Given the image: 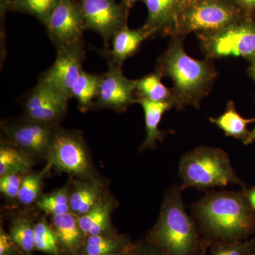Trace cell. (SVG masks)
<instances>
[{"label": "cell", "instance_id": "30", "mask_svg": "<svg viewBox=\"0 0 255 255\" xmlns=\"http://www.w3.org/2000/svg\"><path fill=\"white\" fill-rule=\"evenodd\" d=\"M255 248V238L251 241H215L211 255H247Z\"/></svg>", "mask_w": 255, "mask_h": 255}, {"label": "cell", "instance_id": "3", "mask_svg": "<svg viewBox=\"0 0 255 255\" xmlns=\"http://www.w3.org/2000/svg\"><path fill=\"white\" fill-rule=\"evenodd\" d=\"M174 186L166 193L159 218L147 240L164 255H197L208 243H202L195 220L189 216Z\"/></svg>", "mask_w": 255, "mask_h": 255}, {"label": "cell", "instance_id": "36", "mask_svg": "<svg viewBox=\"0 0 255 255\" xmlns=\"http://www.w3.org/2000/svg\"><path fill=\"white\" fill-rule=\"evenodd\" d=\"M120 1L121 3H122L124 6H127L128 9H130L140 0H120Z\"/></svg>", "mask_w": 255, "mask_h": 255}, {"label": "cell", "instance_id": "13", "mask_svg": "<svg viewBox=\"0 0 255 255\" xmlns=\"http://www.w3.org/2000/svg\"><path fill=\"white\" fill-rule=\"evenodd\" d=\"M85 60L83 40L64 47L57 50L54 63L41 74L38 82L53 87L70 100V90L83 70Z\"/></svg>", "mask_w": 255, "mask_h": 255}, {"label": "cell", "instance_id": "32", "mask_svg": "<svg viewBox=\"0 0 255 255\" xmlns=\"http://www.w3.org/2000/svg\"><path fill=\"white\" fill-rule=\"evenodd\" d=\"M0 255H23L2 226L0 228Z\"/></svg>", "mask_w": 255, "mask_h": 255}, {"label": "cell", "instance_id": "16", "mask_svg": "<svg viewBox=\"0 0 255 255\" xmlns=\"http://www.w3.org/2000/svg\"><path fill=\"white\" fill-rule=\"evenodd\" d=\"M70 212L78 216L87 214L102 199L105 194L104 181L99 176L70 181Z\"/></svg>", "mask_w": 255, "mask_h": 255}, {"label": "cell", "instance_id": "33", "mask_svg": "<svg viewBox=\"0 0 255 255\" xmlns=\"http://www.w3.org/2000/svg\"><path fill=\"white\" fill-rule=\"evenodd\" d=\"M127 255H164L158 248L150 243L147 240L134 244L132 249Z\"/></svg>", "mask_w": 255, "mask_h": 255}, {"label": "cell", "instance_id": "5", "mask_svg": "<svg viewBox=\"0 0 255 255\" xmlns=\"http://www.w3.org/2000/svg\"><path fill=\"white\" fill-rule=\"evenodd\" d=\"M246 18L251 17L233 0H199L186 5L175 36L220 31Z\"/></svg>", "mask_w": 255, "mask_h": 255}, {"label": "cell", "instance_id": "6", "mask_svg": "<svg viewBox=\"0 0 255 255\" xmlns=\"http://www.w3.org/2000/svg\"><path fill=\"white\" fill-rule=\"evenodd\" d=\"M196 35L208 59L241 57L251 61L255 57V21L253 18H245L220 31Z\"/></svg>", "mask_w": 255, "mask_h": 255}, {"label": "cell", "instance_id": "42", "mask_svg": "<svg viewBox=\"0 0 255 255\" xmlns=\"http://www.w3.org/2000/svg\"><path fill=\"white\" fill-rule=\"evenodd\" d=\"M128 253H117V254L103 255H127Z\"/></svg>", "mask_w": 255, "mask_h": 255}, {"label": "cell", "instance_id": "7", "mask_svg": "<svg viewBox=\"0 0 255 255\" xmlns=\"http://www.w3.org/2000/svg\"><path fill=\"white\" fill-rule=\"evenodd\" d=\"M58 173L87 179L97 175L85 140L77 130L60 127L46 159Z\"/></svg>", "mask_w": 255, "mask_h": 255}, {"label": "cell", "instance_id": "27", "mask_svg": "<svg viewBox=\"0 0 255 255\" xmlns=\"http://www.w3.org/2000/svg\"><path fill=\"white\" fill-rule=\"evenodd\" d=\"M47 216L46 214L42 215L35 223L36 251L49 255H65Z\"/></svg>", "mask_w": 255, "mask_h": 255}, {"label": "cell", "instance_id": "41", "mask_svg": "<svg viewBox=\"0 0 255 255\" xmlns=\"http://www.w3.org/2000/svg\"><path fill=\"white\" fill-rule=\"evenodd\" d=\"M247 255H255V249H253V251L250 252V253Z\"/></svg>", "mask_w": 255, "mask_h": 255}, {"label": "cell", "instance_id": "39", "mask_svg": "<svg viewBox=\"0 0 255 255\" xmlns=\"http://www.w3.org/2000/svg\"><path fill=\"white\" fill-rule=\"evenodd\" d=\"M197 255H206V245L201 248L200 252L198 253Z\"/></svg>", "mask_w": 255, "mask_h": 255}, {"label": "cell", "instance_id": "9", "mask_svg": "<svg viewBox=\"0 0 255 255\" xmlns=\"http://www.w3.org/2000/svg\"><path fill=\"white\" fill-rule=\"evenodd\" d=\"M86 29L98 33L106 48L117 31L127 26L129 9L117 0H78Z\"/></svg>", "mask_w": 255, "mask_h": 255}, {"label": "cell", "instance_id": "12", "mask_svg": "<svg viewBox=\"0 0 255 255\" xmlns=\"http://www.w3.org/2000/svg\"><path fill=\"white\" fill-rule=\"evenodd\" d=\"M69 100L53 87L38 81L23 101V117L40 123L59 125L67 113Z\"/></svg>", "mask_w": 255, "mask_h": 255}, {"label": "cell", "instance_id": "34", "mask_svg": "<svg viewBox=\"0 0 255 255\" xmlns=\"http://www.w3.org/2000/svg\"><path fill=\"white\" fill-rule=\"evenodd\" d=\"M248 17L255 16V0H233Z\"/></svg>", "mask_w": 255, "mask_h": 255}, {"label": "cell", "instance_id": "14", "mask_svg": "<svg viewBox=\"0 0 255 255\" xmlns=\"http://www.w3.org/2000/svg\"><path fill=\"white\" fill-rule=\"evenodd\" d=\"M147 9L144 26L152 36H174L179 16L185 7L186 0H142Z\"/></svg>", "mask_w": 255, "mask_h": 255}, {"label": "cell", "instance_id": "2", "mask_svg": "<svg viewBox=\"0 0 255 255\" xmlns=\"http://www.w3.org/2000/svg\"><path fill=\"white\" fill-rule=\"evenodd\" d=\"M184 36H172L168 48L157 60L155 72L173 82L175 108H199L214 87L217 70L211 59L196 60L186 53Z\"/></svg>", "mask_w": 255, "mask_h": 255}, {"label": "cell", "instance_id": "22", "mask_svg": "<svg viewBox=\"0 0 255 255\" xmlns=\"http://www.w3.org/2000/svg\"><path fill=\"white\" fill-rule=\"evenodd\" d=\"M35 161L16 146L1 140L0 145V177L7 174L25 175L31 172Z\"/></svg>", "mask_w": 255, "mask_h": 255}, {"label": "cell", "instance_id": "24", "mask_svg": "<svg viewBox=\"0 0 255 255\" xmlns=\"http://www.w3.org/2000/svg\"><path fill=\"white\" fill-rule=\"evenodd\" d=\"M101 75L87 73L82 70L81 73L70 90V99H75L78 103L79 110L86 112L92 110L99 87H100Z\"/></svg>", "mask_w": 255, "mask_h": 255}, {"label": "cell", "instance_id": "4", "mask_svg": "<svg viewBox=\"0 0 255 255\" xmlns=\"http://www.w3.org/2000/svg\"><path fill=\"white\" fill-rule=\"evenodd\" d=\"M179 176L182 179V190L187 188L206 190L229 184L244 186L229 156L216 147L201 146L184 154L179 162Z\"/></svg>", "mask_w": 255, "mask_h": 255}, {"label": "cell", "instance_id": "31", "mask_svg": "<svg viewBox=\"0 0 255 255\" xmlns=\"http://www.w3.org/2000/svg\"><path fill=\"white\" fill-rule=\"evenodd\" d=\"M24 175L7 174L0 177V192L9 204L17 203Z\"/></svg>", "mask_w": 255, "mask_h": 255}, {"label": "cell", "instance_id": "23", "mask_svg": "<svg viewBox=\"0 0 255 255\" xmlns=\"http://www.w3.org/2000/svg\"><path fill=\"white\" fill-rule=\"evenodd\" d=\"M210 122L219 127L227 136L244 142L251 132L248 130V126L255 122V118H243L238 114L233 101H229L223 114L216 118H210Z\"/></svg>", "mask_w": 255, "mask_h": 255}, {"label": "cell", "instance_id": "11", "mask_svg": "<svg viewBox=\"0 0 255 255\" xmlns=\"http://www.w3.org/2000/svg\"><path fill=\"white\" fill-rule=\"evenodd\" d=\"M107 72L101 75L100 87L92 110H113L122 113L137 102L136 80L124 76L122 67L108 63Z\"/></svg>", "mask_w": 255, "mask_h": 255}, {"label": "cell", "instance_id": "26", "mask_svg": "<svg viewBox=\"0 0 255 255\" xmlns=\"http://www.w3.org/2000/svg\"><path fill=\"white\" fill-rule=\"evenodd\" d=\"M52 169L51 164L47 162L41 171L25 174L18 197L17 203L20 206L28 207L36 204L42 196L43 181Z\"/></svg>", "mask_w": 255, "mask_h": 255}, {"label": "cell", "instance_id": "8", "mask_svg": "<svg viewBox=\"0 0 255 255\" xmlns=\"http://www.w3.org/2000/svg\"><path fill=\"white\" fill-rule=\"evenodd\" d=\"M60 125H50L26 117L1 123L4 138L36 162L46 159Z\"/></svg>", "mask_w": 255, "mask_h": 255}, {"label": "cell", "instance_id": "38", "mask_svg": "<svg viewBox=\"0 0 255 255\" xmlns=\"http://www.w3.org/2000/svg\"><path fill=\"white\" fill-rule=\"evenodd\" d=\"M247 199H248V202H249L250 205H251L252 209L255 212V196L251 195V194H247L246 191H245Z\"/></svg>", "mask_w": 255, "mask_h": 255}, {"label": "cell", "instance_id": "35", "mask_svg": "<svg viewBox=\"0 0 255 255\" xmlns=\"http://www.w3.org/2000/svg\"><path fill=\"white\" fill-rule=\"evenodd\" d=\"M255 142V127L252 131L250 132L249 135H248V138L243 142L245 145H249V144L253 143Z\"/></svg>", "mask_w": 255, "mask_h": 255}, {"label": "cell", "instance_id": "37", "mask_svg": "<svg viewBox=\"0 0 255 255\" xmlns=\"http://www.w3.org/2000/svg\"><path fill=\"white\" fill-rule=\"evenodd\" d=\"M251 66H250L249 70H248V73L251 75L253 80L255 82V57L251 60Z\"/></svg>", "mask_w": 255, "mask_h": 255}, {"label": "cell", "instance_id": "1", "mask_svg": "<svg viewBox=\"0 0 255 255\" xmlns=\"http://www.w3.org/2000/svg\"><path fill=\"white\" fill-rule=\"evenodd\" d=\"M192 212L212 242L244 241L255 232V212L245 191L210 192L194 204Z\"/></svg>", "mask_w": 255, "mask_h": 255}, {"label": "cell", "instance_id": "28", "mask_svg": "<svg viewBox=\"0 0 255 255\" xmlns=\"http://www.w3.org/2000/svg\"><path fill=\"white\" fill-rule=\"evenodd\" d=\"M70 182L53 192L42 195L36 206L43 214L49 216H60L70 212Z\"/></svg>", "mask_w": 255, "mask_h": 255}, {"label": "cell", "instance_id": "19", "mask_svg": "<svg viewBox=\"0 0 255 255\" xmlns=\"http://www.w3.org/2000/svg\"><path fill=\"white\" fill-rule=\"evenodd\" d=\"M141 105L145 114V140L139 149L140 152L147 150H153L157 142H162L167 131H161L159 129V123L162 116L167 111L174 108L170 102H152L144 98H137V102Z\"/></svg>", "mask_w": 255, "mask_h": 255}, {"label": "cell", "instance_id": "20", "mask_svg": "<svg viewBox=\"0 0 255 255\" xmlns=\"http://www.w3.org/2000/svg\"><path fill=\"white\" fill-rule=\"evenodd\" d=\"M127 236L114 232L89 236L78 255H103L128 253L133 247Z\"/></svg>", "mask_w": 255, "mask_h": 255}, {"label": "cell", "instance_id": "18", "mask_svg": "<svg viewBox=\"0 0 255 255\" xmlns=\"http://www.w3.org/2000/svg\"><path fill=\"white\" fill-rule=\"evenodd\" d=\"M50 225L65 255H78L86 240L78 223V216L70 212L50 216Z\"/></svg>", "mask_w": 255, "mask_h": 255}, {"label": "cell", "instance_id": "25", "mask_svg": "<svg viewBox=\"0 0 255 255\" xmlns=\"http://www.w3.org/2000/svg\"><path fill=\"white\" fill-rule=\"evenodd\" d=\"M158 73H150L136 80L135 92L137 98H144L155 102H170L175 108V100L172 90L161 81Z\"/></svg>", "mask_w": 255, "mask_h": 255}, {"label": "cell", "instance_id": "10", "mask_svg": "<svg viewBox=\"0 0 255 255\" xmlns=\"http://www.w3.org/2000/svg\"><path fill=\"white\" fill-rule=\"evenodd\" d=\"M43 24L56 50L81 41L86 29L78 0H60Z\"/></svg>", "mask_w": 255, "mask_h": 255}, {"label": "cell", "instance_id": "40", "mask_svg": "<svg viewBox=\"0 0 255 255\" xmlns=\"http://www.w3.org/2000/svg\"><path fill=\"white\" fill-rule=\"evenodd\" d=\"M196 1H199V0H186V3H187V4H189L191 3L195 2Z\"/></svg>", "mask_w": 255, "mask_h": 255}, {"label": "cell", "instance_id": "17", "mask_svg": "<svg viewBox=\"0 0 255 255\" xmlns=\"http://www.w3.org/2000/svg\"><path fill=\"white\" fill-rule=\"evenodd\" d=\"M117 201L108 191L87 214L78 216V223L86 237L117 232L112 223V214Z\"/></svg>", "mask_w": 255, "mask_h": 255}, {"label": "cell", "instance_id": "21", "mask_svg": "<svg viewBox=\"0 0 255 255\" xmlns=\"http://www.w3.org/2000/svg\"><path fill=\"white\" fill-rule=\"evenodd\" d=\"M36 221L25 211L14 214L10 221L8 233L23 255H34V227Z\"/></svg>", "mask_w": 255, "mask_h": 255}, {"label": "cell", "instance_id": "29", "mask_svg": "<svg viewBox=\"0 0 255 255\" xmlns=\"http://www.w3.org/2000/svg\"><path fill=\"white\" fill-rule=\"evenodd\" d=\"M60 0H8V8L11 11H20L45 22Z\"/></svg>", "mask_w": 255, "mask_h": 255}, {"label": "cell", "instance_id": "15", "mask_svg": "<svg viewBox=\"0 0 255 255\" xmlns=\"http://www.w3.org/2000/svg\"><path fill=\"white\" fill-rule=\"evenodd\" d=\"M152 36V32L145 26L131 29L126 26L114 34L111 50L101 51L107 62L122 67L124 62L131 58L140 49L142 42Z\"/></svg>", "mask_w": 255, "mask_h": 255}]
</instances>
